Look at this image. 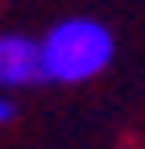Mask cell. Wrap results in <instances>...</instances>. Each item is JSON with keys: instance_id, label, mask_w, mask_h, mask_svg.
<instances>
[{"instance_id": "1", "label": "cell", "mask_w": 145, "mask_h": 149, "mask_svg": "<svg viewBox=\"0 0 145 149\" xmlns=\"http://www.w3.org/2000/svg\"><path fill=\"white\" fill-rule=\"evenodd\" d=\"M38 46H42V83L75 87L108 70L116 54V37L96 17H66V21H54L46 37H38Z\"/></svg>"}, {"instance_id": "2", "label": "cell", "mask_w": 145, "mask_h": 149, "mask_svg": "<svg viewBox=\"0 0 145 149\" xmlns=\"http://www.w3.org/2000/svg\"><path fill=\"white\" fill-rule=\"evenodd\" d=\"M42 83V46L25 33H0V87Z\"/></svg>"}, {"instance_id": "3", "label": "cell", "mask_w": 145, "mask_h": 149, "mask_svg": "<svg viewBox=\"0 0 145 149\" xmlns=\"http://www.w3.org/2000/svg\"><path fill=\"white\" fill-rule=\"evenodd\" d=\"M13 112H17V108H13V100L0 95V124H8V120H13Z\"/></svg>"}]
</instances>
